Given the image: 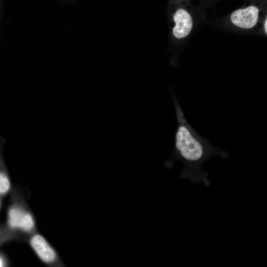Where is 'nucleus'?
I'll list each match as a JSON object with an SVG mask.
<instances>
[{"instance_id":"nucleus-1","label":"nucleus","mask_w":267,"mask_h":267,"mask_svg":"<svg viewBox=\"0 0 267 267\" xmlns=\"http://www.w3.org/2000/svg\"><path fill=\"white\" fill-rule=\"evenodd\" d=\"M178 125L175 134L174 157L184 165L181 177L192 183L203 182L209 185L207 175L202 169L203 164L212 157H228L227 152L212 145L188 123L177 101H175Z\"/></svg>"},{"instance_id":"nucleus-2","label":"nucleus","mask_w":267,"mask_h":267,"mask_svg":"<svg viewBox=\"0 0 267 267\" xmlns=\"http://www.w3.org/2000/svg\"><path fill=\"white\" fill-rule=\"evenodd\" d=\"M259 9L254 5L234 11L230 15L231 23L238 28L249 30L256 27L259 22Z\"/></svg>"},{"instance_id":"nucleus-3","label":"nucleus","mask_w":267,"mask_h":267,"mask_svg":"<svg viewBox=\"0 0 267 267\" xmlns=\"http://www.w3.org/2000/svg\"><path fill=\"white\" fill-rule=\"evenodd\" d=\"M172 18L173 36L177 39L187 37L193 27V20L190 13L183 8H178L174 12Z\"/></svg>"},{"instance_id":"nucleus-4","label":"nucleus","mask_w":267,"mask_h":267,"mask_svg":"<svg viewBox=\"0 0 267 267\" xmlns=\"http://www.w3.org/2000/svg\"><path fill=\"white\" fill-rule=\"evenodd\" d=\"M8 223L13 228H20L29 231L34 225L31 215L24 212L18 207L11 208L8 212Z\"/></svg>"},{"instance_id":"nucleus-5","label":"nucleus","mask_w":267,"mask_h":267,"mask_svg":"<svg viewBox=\"0 0 267 267\" xmlns=\"http://www.w3.org/2000/svg\"><path fill=\"white\" fill-rule=\"evenodd\" d=\"M31 244L38 256L44 262L49 263L55 261V252L43 237L35 235L31 240Z\"/></svg>"},{"instance_id":"nucleus-6","label":"nucleus","mask_w":267,"mask_h":267,"mask_svg":"<svg viewBox=\"0 0 267 267\" xmlns=\"http://www.w3.org/2000/svg\"><path fill=\"white\" fill-rule=\"evenodd\" d=\"M267 18H266L264 22V30L265 33H266V34H267Z\"/></svg>"},{"instance_id":"nucleus-7","label":"nucleus","mask_w":267,"mask_h":267,"mask_svg":"<svg viewBox=\"0 0 267 267\" xmlns=\"http://www.w3.org/2000/svg\"><path fill=\"white\" fill-rule=\"evenodd\" d=\"M4 265L5 263L3 259L0 257V267L4 266Z\"/></svg>"}]
</instances>
